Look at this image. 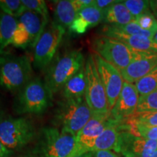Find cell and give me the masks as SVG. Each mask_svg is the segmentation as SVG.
I'll use <instances>...</instances> for the list:
<instances>
[{
  "instance_id": "13",
  "label": "cell",
  "mask_w": 157,
  "mask_h": 157,
  "mask_svg": "<svg viewBox=\"0 0 157 157\" xmlns=\"http://www.w3.org/2000/svg\"><path fill=\"white\" fill-rule=\"evenodd\" d=\"M157 151V140L137 136L128 131L120 133L119 154L124 157H153Z\"/></svg>"
},
{
  "instance_id": "25",
  "label": "cell",
  "mask_w": 157,
  "mask_h": 157,
  "mask_svg": "<svg viewBox=\"0 0 157 157\" xmlns=\"http://www.w3.org/2000/svg\"><path fill=\"white\" fill-rule=\"evenodd\" d=\"M25 10L21 0H0V10L16 19L24 13Z\"/></svg>"
},
{
  "instance_id": "4",
  "label": "cell",
  "mask_w": 157,
  "mask_h": 157,
  "mask_svg": "<svg viewBox=\"0 0 157 157\" xmlns=\"http://www.w3.org/2000/svg\"><path fill=\"white\" fill-rule=\"evenodd\" d=\"M75 148V135L56 127H48L36 135L33 153L36 157H71Z\"/></svg>"
},
{
  "instance_id": "18",
  "label": "cell",
  "mask_w": 157,
  "mask_h": 157,
  "mask_svg": "<svg viewBox=\"0 0 157 157\" xmlns=\"http://www.w3.org/2000/svg\"><path fill=\"white\" fill-rule=\"evenodd\" d=\"M103 12L94 5L86 7L78 12L69 29L74 34H84L90 28L103 22Z\"/></svg>"
},
{
  "instance_id": "23",
  "label": "cell",
  "mask_w": 157,
  "mask_h": 157,
  "mask_svg": "<svg viewBox=\"0 0 157 157\" xmlns=\"http://www.w3.org/2000/svg\"><path fill=\"white\" fill-rule=\"evenodd\" d=\"M139 95H146L157 89V66L135 83Z\"/></svg>"
},
{
  "instance_id": "5",
  "label": "cell",
  "mask_w": 157,
  "mask_h": 157,
  "mask_svg": "<svg viewBox=\"0 0 157 157\" xmlns=\"http://www.w3.org/2000/svg\"><path fill=\"white\" fill-rule=\"evenodd\" d=\"M52 95L40 78H33L16 94L15 111L18 114L40 115L51 105Z\"/></svg>"
},
{
  "instance_id": "35",
  "label": "cell",
  "mask_w": 157,
  "mask_h": 157,
  "mask_svg": "<svg viewBox=\"0 0 157 157\" xmlns=\"http://www.w3.org/2000/svg\"><path fill=\"white\" fill-rule=\"evenodd\" d=\"M14 151L10 150L0 140V157H10Z\"/></svg>"
},
{
  "instance_id": "10",
  "label": "cell",
  "mask_w": 157,
  "mask_h": 157,
  "mask_svg": "<svg viewBox=\"0 0 157 157\" xmlns=\"http://www.w3.org/2000/svg\"><path fill=\"white\" fill-rule=\"evenodd\" d=\"M86 76L85 98L93 113H110L106 93L104 89L93 54L87 56L84 64Z\"/></svg>"
},
{
  "instance_id": "9",
  "label": "cell",
  "mask_w": 157,
  "mask_h": 157,
  "mask_svg": "<svg viewBox=\"0 0 157 157\" xmlns=\"http://www.w3.org/2000/svg\"><path fill=\"white\" fill-rule=\"evenodd\" d=\"M66 29L55 21H50L34 48L33 66L36 69H44L56 56Z\"/></svg>"
},
{
  "instance_id": "29",
  "label": "cell",
  "mask_w": 157,
  "mask_h": 157,
  "mask_svg": "<svg viewBox=\"0 0 157 157\" xmlns=\"http://www.w3.org/2000/svg\"><path fill=\"white\" fill-rule=\"evenodd\" d=\"M117 29V31H121V32L124 33V34L129 35H140V36H144L149 37V38H154V34L150 31H147L143 30L140 28V26L135 21L128 23L126 25H111Z\"/></svg>"
},
{
  "instance_id": "17",
  "label": "cell",
  "mask_w": 157,
  "mask_h": 157,
  "mask_svg": "<svg viewBox=\"0 0 157 157\" xmlns=\"http://www.w3.org/2000/svg\"><path fill=\"white\" fill-rule=\"evenodd\" d=\"M123 124L124 121H117L111 117L109 124L96 139L91 151H112L119 154V137L121 132L124 130Z\"/></svg>"
},
{
  "instance_id": "39",
  "label": "cell",
  "mask_w": 157,
  "mask_h": 157,
  "mask_svg": "<svg viewBox=\"0 0 157 157\" xmlns=\"http://www.w3.org/2000/svg\"><path fill=\"white\" fill-rule=\"evenodd\" d=\"M3 117H4V112H3V109H2V108L1 103H0V121H1L2 120V119H4Z\"/></svg>"
},
{
  "instance_id": "2",
  "label": "cell",
  "mask_w": 157,
  "mask_h": 157,
  "mask_svg": "<svg viewBox=\"0 0 157 157\" xmlns=\"http://www.w3.org/2000/svg\"><path fill=\"white\" fill-rule=\"evenodd\" d=\"M93 113L85 97L63 98L55 110L52 122L57 128L76 136L89 121Z\"/></svg>"
},
{
  "instance_id": "30",
  "label": "cell",
  "mask_w": 157,
  "mask_h": 157,
  "mask_svg": "<svg viewBox=\"0 0 157 157\" xmlns=\"http://www.w3.org/2000/svg\"><path fill=\"white\" fill-rule=\"evenodd\" d=\"M25 9L36 13L50 21L48 6L43 0H21Z\"/></svg>"
},
{
  "instance_id": "21",
  "label": "cell",
  "mask_w": 157,
  "mask_h": 157,
  "mask_svg": "<svg viewBox=\"0 0 157 157\" xmlns=\"http://www.w3.org/2000/svg\"><path fill=\"white\" fill-rule=\"evenodd\" d=\"M85 91L86 76L85 68L84 66L65 84L61 93L63 98L71 99L85 97Z\"/></svg>"
},
{
  "instance_id": "41",
  "label": "cell",
  "mask_w": 157,
  "mask_h": 157,
  "mask_svg": "<svg viewBox=\"0 0 157 157\" xmlns=\"http://www.w3.org/2000/svg\"><path fill=\"white\" fill-rule=\"evenodd\" d=\"M153 157H157V151L154 153V156H153Z\"/></svg>"
},
{
  "instance_id": "11",
  "label": "cell",
  "mask_w": 157,
  "mask_h": 157,
  "mask_svg": "<svg viewBox=\"0 0 157 157\" xmlns=\"http://www.w3.org/2000/svg\"><path fill=\"white\" fill-rule=\"evenodd\" d=\"M110 119V113H93L89 121L76 135V148L71 157L84 153L92 152V148L96 139L109 124Z\"/></svg>"
},
{
  "instance_id": "42",
  "label": "cell",
  "mask_w": 157,
  "mask_h": 157,
  "mask_svg": "<svg viewBox=\"0 0 157 157\" xmlns=\"http://www.w3.org/2000/svg\"><path fill=\"white\" fill-rule=\"evenodd\" d=\"M155 17H156V18L157 19V15H156V16H155Z\"/></svg>"
},
{
  "instance_id": "14",
  "label": "cell",
  "mask_w": 157,
  "mask_h": 157,
  "mask_svg": "<svg viewBox=\"0 0 157 157\" xmlns=\"http://www.w3.org/2000/svg\"><path fill=\"white\" fill-rule=\"evenodd\" d=\"M140 95L135 84L124 81L119 98L110 111L111 117L119 121H125L135 113L138 105Z\"/></svg>"
},
{
  "instance_id": "32",
  "label": "cell",
  "mask_w": 157,
  "mask_h": 157,
  "mask_svg": "<svg viewBox=\"0 0 157 157\" xmlns=\"http://www.w3.org/2000/svg\"><path fill=\"white\" fill-rule=\"evenodd\" d=\"M117 0H95L94 5L104 13V11L106 10L109 7L117 3Z\"/></svg>"
},
{
  "instance_id": "12",
  "label": "cell",
  "mask_w": 157,
  "mask_h": 157,
  "mask_svg": "<svg viewBox=\"0 0 157 157\" xmlns=\"http://www.w3.org/2000/svg\"><path fill=\"white\" fill-rule=\"evenodd\" d=\"M96 66L104 89L106 93L110 111L119 98L122 89L124 80L120 71L113 65L102 58L98 55L93 53Z\"/></svg>"
},
{
  "instance_id": "6",
  "label": "cell",
  "mask_w": 157,
  "mask_h": 157,
  "mask_svg": "<svg viewBox=\"0 0 157 157\" xmlns=\"http://www.w3.org/2000/svg\"><path fill=\"white\" fill-rule=\"evenodd\" d=\"M32 121L25 117H8L0 121V140L11 151H19L36 137Z\"/></svg>"
},
{
  "instance_id": "27",
  "label": "cell",
  "mask_w": 157,
  "mask_h": 157,
  "mask_svg": "<svg viewBox=\"0 0 157 157\" xmlns=\"http://www.w3.org/2000/svg\"><path fill=\"white\" fill-rule=\"evenodd\" d=\"M157 111V89L146 95L140 96L136 113Z\"/></svg>"
},
{
  "instance_id": "16",
  "label": "cell",
  "mask_w": 157,
  "mask_h": 157,
  "mask_svg": "<svg viewBox=\"0 0 157 157\" xmlns=\"http://www.w3.org/2000/svg\"><path fill=\"white\" fill-rule=\"evenodd\" d=\"M157 66V55L141 52L120 73L124 82L135 84Z\"/></svg>"
},
{
  "instance_id": "36",
  "label": "cell",
  "mask_w": 157,
  "mask_h": 157,
  "mask_svg": "<svg viewBox=\"0 0 157 157\" xmlns=\"http://www.w3.org/2000/svg\"><path fill=\"white\" fill-rule=\"evenodd\" d=\"M149 5H150V9L153 12L154 16L157 15V0H151L149 1Z\"/></svg>"
},
{
  "instance_id": "15",
  "label": "cell",
  "mask_w": 157,
  "mask_h": 157,
  "mask_svg": "<svg viewBox=\"0 0 157 157\" xmlns=\"http://www.w3.org/2000/svg\"><path fill=\"white\" fill-rule=\"evenodd\" d=\"M101 34L124 42L138 52L157 55V42L153 38L140 35L124 34L117 31L111 25H103L101 29Z\"/></svg>"
},
{
  "instance_id": "1",
  "label": "cell",
  "mask_w": 157,
  "mask_h": 157,
  "mask_svg": "<svg viewBox=\"0 0 157 157\" xmlns=\"http://www.w3.org/2000/svg\"><path fill=\"white\" fill-rule=\"evenodd\" d=\"M85 58L78 50H71L55 56L46 68L44 82L52 95L61 91L65 84L83 68Z\"/></svg>"
},
{
  "instance_id": "38",
  "label": "cell",
  "mask_w": 157,
  "mask_h": 157,
  "mask_svg": "<svg viewBox=\"0 0 157 157\" xmlns=\"http://www.w3.org/2000/svg\"><path fill=\"white\" fill-rule=\"evenodd\" d=\"M10 157H36L34 153H31V154H25L23 155H20V156H10Z\"/></svg>"
},
{
  "instance_id": "40",
  "label": "cell",
  "mask_w": 157,
  "mask_h": 157,
  "mask_svg": "<svg viewBox=\"0 0 157 157\" xmlns=\"http://www.w3.org/2000/svg\"><path fill=\"white\" fill-rule=\"evenodd\" d=\"M153 39H154V40H155V41H156V42H157V31H156V33H155V34H154V38H153Z\"/></svg>"
},
{
  "instance_id": "28",
  "label": "cell",
  "mask_w": 157,
  "mask_h": 157,
  "mask_svg": "<svg viewBox=\"0 0 157 157\" xmlns=\"http://www.w3.org/2000/svg\"><path fill=\"white\" fill-rule=\"evenodd\" d=\"M127 121L146 127H157V111L135 113Z\"/></svg>"
},
{
  "instance_id": "33",
  "label": "cell",
  "mask_w": 157,
  "mask_h": 157,
  "mask_svg": "<svg viewBox=\"0 0 157 157\" xmlns=\"http://www.w3.org/2000/svg\"><path fill=\"white\" fill-rule=\"evenodd\" d=\"M74 2L78 13L82 9L93 5L95 0H74Z\"/></svg>"
},
{
  "instance_id": "20",
  "label": "cell",
  "mask_w": 157,
  "mask_h": 157,
  "mask_svg": "<svg viewBox=\"0 0 157 157\" xmlns=\"http://www.w3.org/2000/svg\"><path fill=\"white\" fill-rule=\"evenodd\" d=\"M104 23L106 25H126L135 21V17L124 5L122 1H118L103 13Z\"/></svg>"
},
{
  "instance_id": "24",
  "label": "cell",
  "mask_w": 157,
  "mask_h": 157,
  "mask_svg": "<svg viewBox=\"0 0 157 157\" xmlns=\"http://www.w3.org/2000/svg\"><path fill=\"white\" fill-rule=\"evenodd\" d=\"M127 130L137 136L149 140H157V127H146L125 121Z\"/></svg>"
},
{
  "instance_id": "8",
  "label": "cell",
  "mask_w": 157,
  "mask_h": 157,
  "mask_svg": "<svg viewBox=\"0 0 157 157\" xmlns=\"http://www.w3.org/2000/svg\"><path fill=\"white\" fill-rule=\"evenodd\" d=\"M17 21V27L10 44L16 48H31L34 50L50 21L29 10H25Z\"/></svg>"
},
{
  "instance_id": "34",
  "label": "cell",
  "mask_w": 157,
  "mask_h": 157,
  "mask_svg": "<svg viewBox=\"0 0 157 157\" xmlns=\"http://www.w3.org/2000/svg\"><path fill=\"white\" fill-rule=\"evenodd\" d=\"M93 157H120L117 153L112 151H98L94 152Z\"/></svg>"
},
{
  "instance_id": "31",
  "label": "cell",
  "mask_w": 157,
  "mask_h": 157,
  "mask_svg": "<svg viewBox=\"0 0 157 157\" xmlns=\"http://www.w3.org/2000/svg\"><path fill=\"white\" fill-rule=\"evenodd\" d=\"M135 22L143 30L150 31L153 34L157 31V19L151 12L145 13L135 18Z\"/></svg>"
},
{
  "instance_id": "7",
  "label": "cell",
  "mask_w": 157,
  "mask_h": 157,
  "mask_svg": "<svg viewBox=\"0 0 157 157\" xmlns=\"http://www.w3.org/2000/svg\"><path fill=\"white\" fill-rule=\"evenodd\" d=\"M94 53L98 55L121 71L141 53L128 45L105 36H99L93 39Z\"/></svg>"
},
{
  "instance_id": "3",
  "label": "cell",
  "mask_w": 157,
  "mask_h": 157,
  "mask_svg": "<svg viewBox=\"0 0 157 157\" xmlns=\"http://www.w3.org/2000/svg\"><path fill=\"white\" fill-rule=\"evenodd\" d=\"M33 78V66L27 56L0 53V87L17 93Z\"/></svg>"
},
{
  "instance_id": "19",
  "label": "cell",
  "mask_w": 157,
  "mask_h": 157,
  "mask_svg": "<svg viewBox=\"0 0 157 157\" xmlns=\"http://www.w3.org/2000/svg\"><path fill=\"white\" fill-rule=\"evenodd\" d=\"M78 14L74 0H59L55 2V22L64 29L70 28Z\"/></svg>"
},
{
  "instance_id": "26",
  "label": "cell",
  "mask_w": 157,
  "mask_h": 157,
  "mask_svg": "<svg viewBox=\"0 0 157 157\" xmlns=\"http://www.w3.org/2000/svg\"><path fill=\"white\" fill-rule=\"evenodd\" d=\"M122 2L135 18L145 13L151 12L148 0H124Z\"/></svg>"
},
{
  "instance_id": "22",
  "label": "cell",
  "mask_w": 157,
  "mask_h": 157,
  "mask_svg": "<svg viewBox=\"0 0 157 157\" xmlns=\"http://www.w3.org/2000/svg\"><path fill=\"white\" fill-rule=\"evenodd\" d=\"M17 24L16 18L0 10V53L10 44Z\"/></svg>"
},
{
  "instance_id": "37",
  "label": "cell",
  "mask_w": 157,
  "mask_h": 157,
  "mask_svg": "<svg viewBox=\"0 0 157 157\" xmlns=\"http://www.w3.org/2000/svg\"><path fill=\"white\" fill-rule=\"evenodd\" d=\"M93 156H94V152H87L80 155H76V156H74L72 157H93Z\"/></svg>"
}]
</instances>
